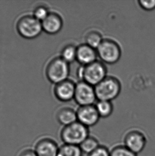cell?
I'll list each match as a JSON object with an SVG mask.
<instances>
[{"instance_id":"cb8c5ba5","label":"cell","mask_w":155,"mask_h":156,"mask_svg":"<svg viewBox=\"0 0 155 156\" xmlns=\"http://www.w3.org/2000/svg\"><path fill=\"white\" fill-rule=\"evenodd\" d=\"M19 156H37L35 150L31 149H26L22 150Z\"/></svg>"},{"instance_id":"52a82bcc","label":"cell","mask_w":155,"mask_h":156,"mask_svg":"<svg viewBox=\"0 0 155 156\" xmlns=\"http://www.w3.org/2000/svg\"><path fill=\"white\" fill-rule=\"evenodd\" d=\"M74 99L80 106L94 105L97 99L94 87L80 80L76 84Z\"/></svg>"},{"instance_id":"7402d4cb","label":"cell","mask_w":155,"mask_h":156,"mask_svg":"<svg viewBox=\"0 0 155 156\" xmlns=\"http://www.w3.org/2000/svg\"><path fill=\"white\" fill-rule=\"evenodd\" d=\"M141 8L147 11L155 9V0H139L138 1Z\"/></svg>"},{"instance_id":"5bb4252c","label":"cell","mask_w":155,"mask_h":156,"mask_svg":"<svg viewBox=\"0 0 155 156\" xmlns=\"http://www.w3.org/2000/svg\"><path fill=\"white\" fill-rule=\"evenodd\" d=\"M57 120L64 126L77 122V112L70 107H63L57 112Z\"/></svg>"},{"instance_id":"7c38bea8","label":"cell","mask_w":155,"mask_h":156,"mask_svg":"<svg viewBox=\"0 0 155 156\" xmlns=\"http://www.w3.org/2000/svg\"><path fill=\"white\" fill-rule=\"evenodd\" d=\"M97 57L96 50L85 43L77 48L76 60L81 66L87 65L96 61Z\"/></svg>"},{"instance_id":"e0dca14e","label":"cell","mask_w":155,"mask_h":156,"mask_svg":"<svg viewBox=\"0 0 155 156\" xmlns=\"http://www.w3.org/2000/svg\"><path fill=\"white\" fill-rule=\"evenodd\" d=\"M100 146L98 140L96 137L89 135L82 142L79 147L82 153L88 155L97 149Z\"/></svg>"},{"instance_id":"7a4b0ae2","label":"cell","mask_w":155,"mask_h":156,"mask_svg":"<svg viewBox=\"0 0 155 156\" xmlns=\"http://www.w3.org/2000/svg\"><path fill=\"white\" fill-rule=\"evenodd\" d=\"M94 87L97 99L112 101L119 95L121 83L115 77L107 76Z\"/></svg>"},{"instance_id":"603a6c76","label":"cell","mask_w":155,"mask_h":156,"mask_svg":"<svg viewBox=\"0 0 155 156\" xmlns=\"http://www.w3.org/2000/svg\"><path fill=\"white\" fill-rule=\"evenodd\" d=\"M87 156H110V150L105 146H100Z\"/></svg>"},{"instance_id":"8992f818","label":"cell","mask_w":155,"mask_h":156,"mask_svg":"<svg viewBox=\"0 0 155 156\" xmlns=\"http://www.w3.org/2000/svg\"><path fill=\"white\" fill-rule=\"evenodd\" d=\"M16 28L20 36L29 40L36 38L43 31L42 22L33 15H25L20 17L17 21Z\"/></svg>"},{"instance_id":"6da1fadb","label":"cell","mask_w":155,"mask_h":156,"mask_svg":"<svg viewBox=\"0 0 155 156\" xmlns=\"http://www.w3.org/2000/svg\"><path fill=\"white\" fill-rule=\"evenodd\" d=\"M78 77L83 81L95 87L107 76V67L105 63L100 60L79 68Z\"/></svg>"},{"instance_id":"30bf717a","label":"cell","mask_w":155,"mask_h":156,"mask_svg":"<svg viewBox=\"0 0 155 156\" xmlns=\"http://www.w3.org/2000/svg\"><path fill=\"white\" fill-rule=\"evenodd\" d=\"M76 86V83L69 79L59 83L55 86V95L61 101H69L74 99Z\"/></svg>"},{"instance_id":"ac0fdd59","label":"cell","mask_w":155,"mask_h":156,"mask_svg":"<svg viewBox=\"0 0 155 156\" xmlns=\"http://www.w3.org/2000/svg\"><path fill=\"white\" fill-rule=\"evenodd\" d=\"M82 154L79 146L64 144L59 147L57 156H82Z\"/></svg>"},{"instance_id":"2e32d148","label":"cell","mask_w":155,"mask_h":156,"mask_svg":"<svg viewBox=\"0 0 155 156\" xmlns=\"http://www.w3.org/2000/svg\"><path fill=\"white\" fill-rule=\"evenodd\" d=\"M95 106L102 118H107L111 116L113 112V105L112 101L98 100Z\"/></svg>"},{"instance_id":"4fadbf2b","label":"cell","mask_w":155,"mask_h":156,"mask_svg":"<svg viewBox=\"0 0 155 156\" xmlns=\"http://www.w3.org/2000/svg\"><path fill=\"white\" fill-rule=\"evenodd\" d=\"M42 25L43 30L47 34L54 35L61 31L63 27V20L58 13L50 12L42 21Z\"/></svg>"},{"instance_id":"3957f363","label":"cell","mask_w":155,"mask_h":156,"mask_svg":"<svg viewBox=\"0 0 155 156\" xmlns=\"http://www.w3.org/2000/svg\"><path fill=\"white\" fill-rule=\"evenodd\" d=\"M89 136V129L78 122L64 126L61 137L65 144L79 146Z\"/></svg>"},{"instance_id":"d6986e66","label":"cell","mask_w":155,"mask_h":156,"mask_svg":"<svg viewBox=\"0 0 155 156\" xmlns=\"http://www.w3.org/2000/svg\"><path fill=\"white\" fill-rule=\"evenodd\" d=\"M77 48L74 45L65 46L61 51V57L68 63H72L76 60Z\"/></svg>"},{"instance_id":"44dd1931","label":"cell","mask_w":155,"mask_h":156,"mask_svg":"<svg viewBox=\"0 0 155 156\" xmlns=\"http://www.w3.org/2000/svg\"><path fill=\"white\" fill-rule=\"evenodd\" d=\"M50 13V12H49L48 9L46 7L43 5H40L35 9L34 13L33 15L38 20L42 22L44 19H46V17L48 16Z\"/></svg>"},{"instance_id":"ba28073f","label":"cell","mask_w":155,"mask_h":156,"mask_svg":"<svg viewBox=\"0 0 155 156\" xmlns=\"http://www.w3.org/2000/svg\"><path fill=\"white\" fill-rule=\"evenodd\" d=\"M123 142L126 147L137 154L144 149L147 139L142 131L138 129H131L126 133Z\"/></svg>"},{"instance_id":"9c48e42d","label":"cell","mask_w":155,"mask_h":156,"mask_svg":"<svg viewBox=\"0 0 155 156\" xmlns=\"http://www.w3.org/2000/svg\"><path fill=\"white\" fill-rule=\"evenodd\" d=\"M76 112L78 122L88 128L96 124L101 118L95 105L80 106Z\"/></svg>"},{"instance_id":"8fae6325","label":"cell","mask_w":155,"mask_h":156,"mask_svg":"<svg viewBox=\"0 0 155 156\" xmlns=\"http://www.w3.org/2000/svg\"><path fill=\"white\" fill-rule=\"evenodd\" d=\"M59 147L54 140L43 137L37 142L35 151L37 156H57Z\"/></svg>"},{"instance_id":"5b68a950","label":"cell","mask_w":155,"mask_h":156,"mask_svg":"<svg viewBox=\"0 0 155 156\" xmlns=\"http://www.w3.org/2000/svg\"><path fill=\"white\" fill-rule=\"evenodd\" d=\"M69 73V63L61 57L52 59L46 67V77L50 82L55 84L67 80Z\"/></svg>"},{"instance_id":"ffe728a7","label":"cell","mask_w":155,"mask_h":156,"mask_svg":"<svg viewBox=\"0 0 155 156\" xmlns=\"http://www.w3.org/2000/svg\"><path fill=\"white\" fill-rule=\"evenodd\" d=\"M110 156H137L124 144L117 145L110 150Z\"/></svg>"},{"instance_id":"9a60e30c","label":"cell","mask_w":155,"mask_h":156,"mask_svg":"<svg viewBox=\"0 0 155 156\" xmlns=\"http://www.w3.org/2000/svg\"><path fill=\"white\" fill-rule=\"evenodd\" d=\"M104 38L101 33L97 30H90L84 36V43L96 50L102 42Z\"/></svg>"},{"instance_id":"277c9868","label":"cell","mask_w":155,"mask_h":156,"mask_svg":"<svg viewBox=\"0 0 155 156\" xmlns=\"http://www.w3.org/2000/svg\"><path fill=\"white\" fill-rule=\"evenodd\" d=\"M96 51L101 61L109 65L116 63L121 57L120 45L116 41L112 38H104Z\"/></svg>"}]
</instances>
